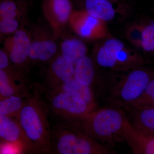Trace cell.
I'll use <instances>...</instances> for the list:
<instances>
[{
  "label": "cell",
  "instance_id": "1",
  "mask_svg": "<svg viewBox=\"0 0 154 154\" xmlns=\"http://www.w3.org/2000/svg\"><path fill=\"white\" fill-rule=\"evenodd\" d=\"M126 119L119 110L104 108L64 123L104 145L123 139Z\"/></svg>",
  "mask_w": 154,
  "mask_h": 154
},
{
  "label": "cell",
  "instance_id": "2",
  "mask_svg": "<svg viewBox=\"0 0 154 154\" xmlns=\"http://www.w3.org/2000/svg\"><path fill=\"white\" fill-rule=\"evenodd\" d=\"M48 111L47 105L35 91L25 99L16 118L37 152L50 154Z\"/></svg>",
  "mask_w": 154,
  "mask_h": 154
},
{
  "label": "cell",
  "instance_id": "3",
  "mask_svg": "<svg viewBox=\"0 0 154 154\" xmlns=\"http://www.w3.org/2000/svg\"><path fill=\"white\" fill-rule=\"evenodd\" d=\"M104 145L64 123L51 130L50 154H106Z\"/></svg>",
  "mask_w": 154,
  "mask_h": 154
},
{
  "label": "cell",
  "instance_id": "4",
  "mask_svg": "<svg viewBox=\"0 0 154 154\" xmlns=\"http://www.w3.org/2000/svg\"><path fill=\"white\" fill-rule=\"evenodd\" d=\"M154 76V73L146 69H133L114 88L113 96L118 102L130 105L143 95Z\"/></svg>",
  "mask_w": 154,
  "mask_h": 154
},
{
  "label": "cell",
  "instance_id": "5",
  "mask_svg": "<svg viewBox=\"0 0 154 154\" xmlns=\"http://www.w3.org/2000/svg\"><path fill=\"white\" fill-rule=\"evenodd\" d=\"M48 94V109L66 121L82 117L96 109L82 98L68 93L59 92Z\"/></svg>",
  "mask_w": 154,
  "mask_h": 154
},
{
  "label": "cell",
  "instance_id": "6",
  "mask_svg": "<svg viewBox=\"0 0 154 154\" xmlns=\"http://www.w3.org/2000/svg\"><path fill=\"white\" fill-rule=\"evenodd\" d=\"M69 22L75 33L86 39L102 38L107 32L105 22L93 17L86 11H73Z\"/></svg>",
  "mask_w": 154,
  "mask_h": 154
},
{
  "label": "cell",
  "instance_id": "7",
  "mask_svg": "<svg viewBox=\"0 0 154 154\" xmlns=\"http://www.w3.org/2000/svg\"><path fill=\"white\" fill-rule=\"evenodd\" d=\"M31 44L30 35L23 29H18L12 36L5 40L4 50L12 63L20 70L29 62Z\"/></svg>",
  "mask_w": 154,
  "mask_h": 154
},
{
  "label": "cell",
  "instance_id": "8",
  "mask_svg": "<svg viewBox=\"0 0 154 154\" xmlns=\"http://www.w3.org/2000/svg\"><path fill=\"white\" fill-rule=\"evenodd\" d=\"M75 64L62 53L51 60L45 73V88L48 93L73 78Z\"/></svg>",
  "mask_w": 154,
  "mask_h": 154
},
{
  "label": "cell",
  "instance_id": "9",
  "mask_svg": "<svg viewBox=\"0 0 154 154\" xmlns=\"http://www.w3.org/2000/svg\"><path fill=\"white\" fill-rule=\"evenodd\" d=\"M22 71L16 66L0 69V99L17 96L28 98L31 96Z\"/></svg>",
  "mask_w": 154,
  "mask_h": 154
},
{
  "label": "cell",
  "instance_id": "10",
  "mask_svg": "<svg viewBox=\"0 0 154 154\" xmlns=\"http://www.w3.org/2000/svg\"><path fill=\"white\" fill-rule=\"evenodd\" d=\"M0 137L1 140L17 146L21 152H37L16 119L0 115Z\"/></svg>",
  "mask_w": 154,
  "mask_h": 154
},
{
  "label": "cell",
  "instance_id": "11",
  "mask_svg": "<svg viewBox=\"0 0 154 154\" xmlns=\"http://www.w3.org/2000/svg\"><path fill=\"white\" fill-rule=\"evenodd\" d=\"M42 10L56 36L69 22L73 12L70 0H43Z\"/></svg>",
  "mask_w": 154,
  "mask_h": 154
},
{
  "label": "cell",
  "instance_id": "12",
  "mask_svg": "<svg viewBox=\"0 0 154 154\" xmlns=\"http://www.w3.org/2000/svg\"><path fill=\"white\" fill-rule=\"evenodd\" d=\"M29 54V60L34 62H46L51 60L56 55L57 47L52 38L42 30H36Z\"/></svg>",
  "mask_w": 154,
  "mask_h": 154
},
{
  "label": "cell",
  "instance_id": "13",
  "mask_svg": "<svg viewBox=\"0 0 154 154\" xmlns=\"http://www.w3.org/2000/svg\"><path fill=\"white\" fill-rule=\"evenodd\" d=\"M123 139L136 154H154V136L145 135L134 129L126 119L124 123Z\"/></svg>",
  "mask_w": 154,
  "mask_h": 154
},
{
  "label": "cell",
  "instance_id": "14",
  "mask_svg": "<svg viewBox=\"0 0 154 154\" xmlns=\"http://www.w3.org/2000/svg\"><path fill=\"white\" fill-rule=\"evenodd\" d=\"M131 122L135 129L141 134L154 136V107L134 108Z\"/></svg>",
  "mask_w": 154,
  "mask_h": 154
},
{
  "label": "cell",
  "instance_id": "15",
  "mask_svg": "<svg viewBox=\"0 0 154 154\" xmlns=\"http://www.w3.org/2000/svg\"><path fill=\"white\" fill-rule=\"evenodd\" d=\"M63 92L82 98L91 106L96 107L94 92L91 86H87L78 82L74 78L57 87L49 93Z\"/></svg>",
  "mask_w": 154,
  "mask_h": 154
},
{
  "label": "cell",
  "instance_id": "16",
  "mask_svg": "<svg viewBox=\"0 0 154 154\" xmlns=\"http://www.w3.org/2000/svg\"><path fill=\"white\" fill-rule=\"evenodd\" d=\"M85 7L88 14L105 22L111 21L115 17L113 4L107 0H85Z\"/></svg>",
  "mask_w": 154,
  "mask_h": 154
},
{
  "label": "cell",
  "instance_id": "17",
  "mask_svg": "<svg viewBox=\"0 0 154 154\" xmlns=\"http://www.w3.org/2000/svg\"><path fill=\"white\" fill-rule=\"evenodd\" d=\"M95 75L94 62L88 56L81 58L75 64L73 78L80 84L91 87L95 79Z\"/></svg>",
  "mask_w": 154,
  "mask_h": 154
},
{
  "label": "cell",
  "instance_id": "18",
  "mask_svg": "<svg viewBox=\"0 0 154 154\" xmlns=\"http://www.w3.org/2000/svg\"><path fill=\"white\" fill-rule=\"evenodd\" d=\"M61 53L69 58L75 64L87 55L88 50L86 45L80 39L72 38L66 39L60 45Z\"/></svg>",
  "mask_w": 154,
  "mask_h": 154
},
{
  "label": "cell",
  "instance_id": "19",
  "mask_svg": "<svg viewBox=\"0 0 154 154\" xmlns=\"http://www.w3.org/2000/svg\"><path fill=\"white\" fill-rule=\"evenodd\" d=\"M24 98L12 96L0 100V115L16 118L21 110L25 100Z\"/></svg>",
  "mask_w": 154,
  "mask_h": 154
},
{
  "label": "cell",
  "instance_id": "20",
  "mask_svg": "<svg viewBox=\"0 0 154 154\" xmlns=\"http://www.w3.org/2000/svg\"><path fill=\"white\" fill-rule=\"evenodd\" d=\"M116 54L103 45L98 50L96 54V62L101 67L115 70Z\"/></svg>",
  "mask_w": 154,
  "mask_h": 154
},
{
  "label": "cell",
  "instance_id": "21",
  "mask_svg": "<svg viewBox=\"0 0 154 154\" xmlns=\"http://www.w3.org/2000/svg\"><path fill=\"white\" fill-rule=\"evenodd\" d=\"M130 105L133 108L154 107V76L150 81L143 95Z\"/></svg>",
  "mask_w": 154,
  "mask_h": 154
},
{
  "label": "cell",
  "instance_id": "22",
  "mask_svg": "<svg viewBox=\"0 0 154 154\" xmlns=\"http://www.w3.org/2000/svg\"><path fill=\"white\" fill-rule=\"evenodd\" d=\"M141 48L154 55V22L143 25Z\"/></svg>",
  "mask_w": 154,
  "mask_h": 154
},
{
  "label": "cell",
  "instance_id": "23",
  "mask_svg": "<svg viewBox=\"0 0 154 154\" xmlns=\"http://www.w3.org/2000/svg\"><path fill=\"white\" fill-rule=\"evenodd\" d=\"M19 8L13 0H1L0 18H17L20 15Z\"/></svg>",
  "mask_w": 154,
  "mask_h": 154
},
{
  "label": "cell",
  "instance_id": "24",
  "mask_svg": "<svg viewBox=\"0 0 154 154\" xmlns=\"http://www.w3.org/2000/svg\"><path fill=\"white\" fill-rule=\"evenodd\" d=\"M143 25H134L130 26L126 30V36L130 42L136 47L141 48Z\"/></svg>",
  "mask_w": 154,
  "mask_h": 154
},
{
  "label": "cell",
  "instance_id": "25",
  "mask_svg": "<svg viewBox=\"0 0 154 154\" xmlns=\"http://www.w3.org/2000/svg\"><path fill=\"white\" fill-rule=\"evenodd\" d=\"M19 27V22L15 18L0 19V33L1 36L14 33Z\"/></svg>",
  "mask_w": 154,
  "mask_h": 154
},
{
  "label": "cell",
  "instance_id": "26",
  "mask_svg": "<svg viewBox=\"0 0 154 154\" xmlns=\"http://www.w3.org/2000/svg\"><path fill=\"white\" fill-rule=\"evenodd\" d=\"M21 152L17 146L4 140H1V154H15Z\"/></svg>",
  "mask_w": 154,
  "mask_h": 154
},
{
  "label": "cell",
  "instance_id": "27",
  "mask_svg": "<svg viewBox=\"0 0 154 154\" xmlns=\"http://www.w3.org/2000/svg\"><path fill=\"white\" fill-rule=\"evenodd\" d=\"M11 63L8 55L4 50H0V69L5 70L11 66Z\"/></svg>",
  "mask_w": 154,
  "mask_h": 154
},
{
  "label": "cell",
  "instance_id": "28",
  "mask_svg": "<svg viewBox=\"0 0 154 154\" xmlns=\"http://www.w3.org/2000/svg\"><path fill=\"white\" fill-rule=\"evenodd\" d=\"M107 1H109L110 2L112 3H115L119 1V0H107Z\"/></svg>",
  "mask_w": 154,
  "mask_h": 154
},
{
  "label": "cell",
  "instance_id": "29",
  "mask_svg": "<svg viewBox=\"0 0 154 154\" xmlns=\"http://www.w3.org/2000/svg\"><path fill=\"white\" fill-rule=\"evenodd\" d=\"M153 12H154V8H153Z\"/></svg>",
  "mask_w": 154,
  "mask_h": 154
}]
</instances>
